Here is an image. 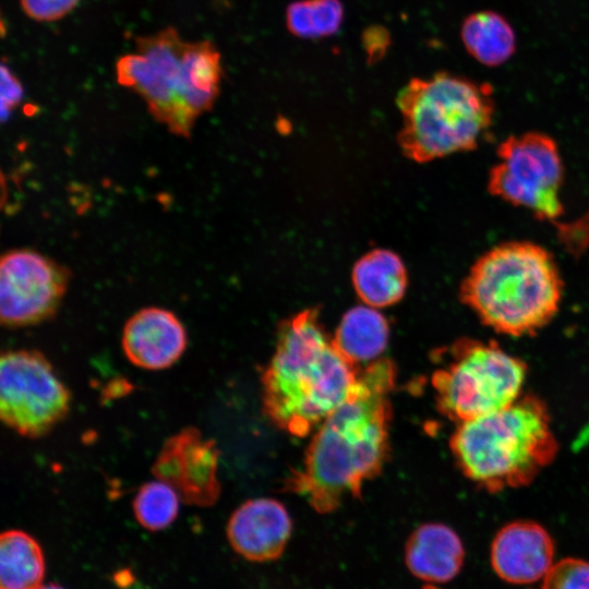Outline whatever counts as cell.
<instances>
[{
  "label": "cell",
  "instance_id": "6da1fadb",
  "mask_svg": "<svg viewBox=\"0 0 589 589\" xmlns=\"http://www.w3.org/2000/svg\"><path fill=\"white\" fill-rule=\"evenodd\" d=\"M396 366L377 359L360 373L353 393L316 430L302 467L285 489L305 497L318 513L335 510L347 496L359 497L389 455L390 393Z\"/></svg>",
  "mask_w": 589,
  "mask_h": 589
},
{
  "label": "cell",
  "instance_id": "7a4b0ae2",
  "mask_svg": "<svg viewBox=\"0 0 589 589\" xmlns=\"http://www.w3.org/2000/svg\"><path fill=\"white\" fill-rule=\"evenodd\" d=\"M360 371L305 309L280 323L275 352L262 374L263 409L280 430L305 436L356 389Z\"/></svg>",
  "mask_w": 589,
  "mask_h": 589
},
{
  "label": "cell",
  "instance_id": "3957f363",
  "mask_svg": "<svg viewBox=\"0 0 589 589\" xmlns=\"http://www.w3.org/2000/svg\"><path fill=\"white\" fill-rule=\"evenodd\" d=\"M136 53L116 62L117 82L139 94L148 112L172 134L189 139L219 95L221 56L211 40H183L172 26L137 36Z\"/></svg>",
  "mask_w": 589,
  "mask_h": 589
},
{
  "label": "cell",
  "instance_id": "277c9868",
  "mask_svg": "<svg viewBox=\"0 0 589 589\" xmlns=\"http://www.w3.org/2000/svg\"><path fill=\"white\" fill-rule=\"evenodd\" d=\"M564 283L553 255L530 241H508L480 255L459 299L496 333L533 335L558 312Z\"/></svg>",
  "mask_w": 589,
  "mask_h": 589
},
{
  "label": "cell",
  "instance_id": "5b68a950",
  "mask_svg": "<svg viewBox=\"0 0 589 589\" xmlns=\"http://www.w3.org/2000/svg\"><path fill=\"white\" fill-rule=\"evenodd\" d=\"M449 447L466 478L500 492L532 482L554 460L558 443L544 401L521 394L500 410L458 424Z\"/></svg>",
  "mask_w": 589,
  "mask_h": 589
},
{
  "label": "cell",
  "instance_id": "8992f818",
  "mask_svg": "<svg viewBox=\"0 0 589 589\" xmlns=\"http://www.w3.org/2000/svg\"><path fill=\"white\" fill-rule=\"evenodd\" d=\"M396 104L402 117L398 143L417 163L477 148L491 129L495 108L490 85L446 72L412 77Z\"/></svg>",
  "mask_w": 589,
  "mask_h": 589
},
{
  "label": "cell",
  "instance_id": "52a82bcc",
  "mask_svg": "<svg viewBox=\"0 0 589 589\" xmlns=\"http://www.w3.org/2000/svg\"><path fill=\"white\" fill-rule=\"evenodd\" d=\"M432 375L438 411L460 424L500 410L522 390L527 364L495 341L462 338Z\"/></svg>",
  "mask_w": 589,
  "mask_h": 589
},
{
  "label": "cell",
  "instance_id": "ba28073f",
  "mask_svg": "<svg viewBox=\"0 0 589 589\" xmlns=\"http://www.w3.org/2000/svg\"><path fill=\"white\" fill-rule=\"evenodd\" d=\"M488 176L491 195L528 209L542 221L564 215L560 194L564 165L556 142L542 132L512 135L500 143Z\"/></svg>",
  "mask_w": 589,
  "mask_h": 589
},
{
  "label": "cell",
  "instance_id": "9c48e42d",
  "mask_svg": "<svg viewBox=\"0 0 589 589\" xmlns=\"http://www.w3.org/2000/svg\"><path fill=\"white\" fill-rule=\"evenodd\" d=\"M71 393L47 357L35 349H9L0 359V418L28 438L48 434L69 413Z\"/></svg>",
  "mask_w": 589,
  "mask_h": 589
},
{
  "label": "cell",
  "instance_id": "30bf717a",
  "mask_svg": "<svg viewBox=\"0 0 589 589\" xmlns=\"http://www.w3.org/2000/svg\"><path fill=\"white\" fill-rule=\"evenodd\" d=\"M0 318L19 328L50 320L59 310L70 283V271L31 249L5 252L0 261Z\"/></svg>",
  "mask_w": 589,
  "mask_h": 589
},
{
  "label": "cell",
  "instance_id": "8fae6325",
  "mask_svg": "<svg viewBox=\"0 0 589 589\" xmlns=\"http://www.w3.org/2000/svg\"><path fill=\"white\" fill-rule=\"evenodd\" d=\"M219 452L214 440L195 426L169 436L152 466V473L171 485L180 500L197 507L213 506L219 498Z\"/></svg>",
  "mask_w": 589,
  "mask_h": 589
},
{
  "label": "cell",
  "instance_id": "7c38bea8",
  "mask_svg": "<svg viewBox=\"0 0 589 589\" xmlns=\"http://www.w3.org/2000/svg\"><path fill=\"white\" fill-rule=\"evenodd\" d=\"M121 345L132 364L160 371L172 366L182 357L188 346V334L170 310L146 306L125 322Z\"/></svg>",
  "mask_w": 589,
  "mask_h": 589
},
{
  "label": "cell",
  "instance_id": "4fadbf2b",
  "mask_svg": "<svg viewBox=\"0 0 589 589\" xmlns=\"http://www.w3.org/2000/svg\"><path fill=\"white\" fill-rule=\"evenodd\" d=\"M291 530L292 522L286 507L265 497L245 501L227 524V537L232 549L252 562L278 558Z\"/></svg>",
  "mask_w": 589,
  "mask_h": 589
},
{
  "label": "cell",
  "instance_id": "5bb4252c",
  "mask_svg": "<svg viewBox=\"0 0 589 589\" xmlns=\"http://www.w3.org/2000/svg\"><path fill=\"white\" fill-rule=\"evenodd\" d=\"M554 543L538 522L516 520L495 534L491 564L507 582L525 585L543 578L553 565Z\"/></svg>",
  "mask_w": 589,
  "mask_h": 589
},
{
  "label": "cell",
  "instance_id": "9a60e30c",
  "mask_svg": "<svg viewBox=\"0 0 589 589\" xmlns=\"http://www.w3.org/2000/svg\"><path fill=\"white\" fill-rule=\"evenodd\" d=\"M465 550L460 538L443 524H424L409 537L405 561L416 577L430 582H445L460 570Z\"/></svg>",
  "mask_w": 589,
  "mask_h": 589
},
{
  "label": "cell",
  "instance_id": "2e32d148",
  "mask_svg": "<svg viewBox=\"0 0 589 589\" xmlns=\"http://www.w3.org/2000/svg\"><path fill=\"white\" fill-rule=\"evenodd\" d=\"M352 284L359 298L369 306L397 303L407 288V272L400 257L377 249L363 255L353 266Z\"/></svg>",
  "mask_w": 589,
  "mask_h": 589
},
{
  "label": "cell",
  "instance_id": "e0dca14e",
  "mask_svg": "<svg viewBox=\"0 0 589 589\" xmlns=\"http://www.w3.org/2000/svg\"><path fill=\"white\" fill-rule=\"evenodd\" d=\"M386 318L372 306L347 311L332 338L335 348L356 366L378 358L388 342Z\"/></svg>",
  "mask_w": 589,
  "mask_h": 589
},
{
  "label": "cell",
  "instance_id": "ac0fdd59",
  "mask_svg": "<svg viewBox=\"0 0 589 589\" xmlns=\"http://www.w3.org/2000/svg\"><path fill=\"white\" fill-rule=\"evenodd\" d=\"M460 35L467 51L488 67L504 63L516 49V35L512 25L494 11L469 15L462 23Z\"/></svg>",
  "mask_w": 589,
  "mask_h": 589
},
{
  "label": "cell",
  "instance_id": "d6986e66",
  "mask_svg": "<svg viewBox=\"0 0 589 589\" xmlns=\"http://www.w3.org/2000/svg\"><path fill=\"white\" fill-rule=\"evenodd\" d=\"M45 575L39 543L27 532L12 529L0 537L1 589H36Z\"/></svg>",
  "mask_w": 589,
  "mask_h": 589
},
{
  "label": "cell",
  "instance_id": "ffe728a7",
  "mask_svg": "<svg viewBox=\"0 0 589 589\" xmlns=\"http://www.w3.org/2000/svg\"><path fill=\"white\" fill-rule=\"evenodd\" d=\"M344 20L340 0H298L286 10L288 31L300 38L316 39L336 34Z\"/></svg>",
  "mask_w": 589,
  "mask_h": 589
},
{
  "label": "cell",
  "instance_id": "44dd1931",
  "mask_svg": "<svg viewBox=\"0 0 589 589\" xmlns=\"http://www.w3.org/2000/svg\"><path fill=\"white\" fill-rule=\"evenodd\" d=\"M179 501L180 497L171 485L155 478L140 486L132 507L142 527L151 531H159L176 520Z\"/></svg>",
  "mask_w": 589,
  "mask_h": 589
},
{
  "label": "cell",
  "instance_id": "7402d4cb",
  "mask_svg": "<svg viewBox=\"0 0 589 589\" xmlns=\"http://www.w3.org/2000/svg\"><path fill=\"white\" fill-rule=\"evenodd\" d=\"M542 589H589V562L568 557L553 564Z\"/></svg>",
  "mask_w": 589,
  "mask_h": 589
},
{
  "label": "cell",
  "instance_id": "603a6c76",
  "mask_svg": "<svg viewBox=\"0 0 589 589\" xmlns=\"http://www.w3.org/2000/svg\"><path fill=\"white\" fill-rule=\"evenodd\" d=\"M80 0H20L24 13L37 22H55L72 12Z\"/></svg>",
  "mask_w": 589,
  "mask_h": 589
},
{
  "label": "cell",
  "instance_id": "cb8c5ba5",
  "mask_svg": "<svg viewBox=\"0 0 589 589\" xmlns=\"http://www.w3.org/2000/svg\"><path fill=\"white\" fill-rule=\"evenodd\" d=\"M1 74V113L4 120L23 98V87L11 69L2 63Z\"/></svg>",
  "mask_w": 589,
  "mask_h": 589
},
{
  "label": "cell",
  "instance_id": "d4e9b609",
  "mask_svg": "<svg viewBox=\"0 0 589 589\" xmlns=\"http://www.w3.org/2000/svg\"><path fill=\"white\" fill-rule=\"evenodd\" d=\"M362 44L369 61L381 59L389 46V34L384 27L372 26L365 29Z\"/></svg>",
  "mask_w": 589,
  "mask_h": 589
},
{
  "label": "cell",
  "instance_id": "484cf974",
  "mask_svg": "<svg viewBox=\"0 0 589 589\" xmlns=\"http://www.w3.org/2000/svg\"><path fill=\"white\" fill-rule=\"evenodd\" d=\"M36 589H63V588L60 587V586L57 585V584H48V585H40V586L37 587Z\"/></svg>",
  "mask_w": 589,
  "mask_h": 589
},
{
  "label": "cell",
  "instance_id": "4316f807",
  "mask_svg": "<svg viewBox=\"0 0 589 589\" xmlns=\"http://www.w3.org/2000/svg\"><path fill=\"white\" fill-rule=\"evenodd\" d=\"M423 589H440V588H436L434 586H425V587H423Z\"/></svg>",
  "mask_w": 589,
  "mask_h": 589
}]
</instances>
